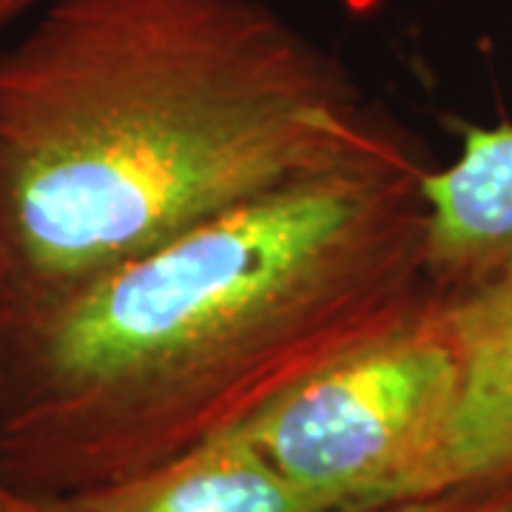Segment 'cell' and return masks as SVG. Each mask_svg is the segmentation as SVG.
I'll use <instances>...</instances> for the list:
<instances>
[{
	"mask_svg": "<svg viewBox=\"0 0 512 512\" xmlns=\"http://www.w3.org/2000/svg\"><path fill=\"white\" fill-rule=\"evenodd\" d=\"M461 350L433 296L387 336L285 390L239 430L328 512L439 493Z\"/></svg>",
	"mask_w": 512,
	"mask_h": 512,
	"instance_id": "3",
	"label": "cell"
},
{
	"mask_svg": "<svg viewBox=\"0 0 512 512\" xmlns=\"http://www.w3.org/2000/svg\"><path fill=\"white\" fill-rule=\"evenodd\" d=\"M37 3H46V0H0V29H6L9 23L32 12Z\"/></svg>",
	"mask_w": 512,
	"mask_h": 512,
	"instance_id": "9",
	"label": "cell"
},
{
	"mask_svg": "<svg viewBox=\"0 0 512 512\" xmlns=\"http://www.w3.org/2000/svg\"><path fill=\"white\" fill-rule=\"evenodd\" d=\"M72 498L89 512H328L239 427Z\"/></svg>",
	"mask_w": 512,
	"mask_h": 512,
	"instance_id": "6",
	"label": "cell"
},
{
	"mask_svg": "<svg viewBox=\"0 0 512 512\" xmlns=\"http://www.w3.org/2000/svg\"><path fill=\"white\" fill-rule=\"evenodd\" d=\"M427 279L436 293L512 282V123L461 126L450 165L424 171Z\"/></svg>",
	"mask_w": 512,
	"mask_h": 512,
	"instance_id": "4",
	"label": "cell"
},
{
	"mask_svg": "<svg viewBox=\"0 0 512 512\" xmlns=\"http://www.w3.org/2000/svg\"><path fill=\"white\" fill-rule=\"evenodd\" d=\"M439 296L464 367L439 490L512 478V282Z\"/></svg>",
	"mask_w": 512,
	"mask_h": 512,
	"instance_id": "5",
	"label": "cell"
},
{
	"mask_svg": "<svg viewBox=\"0 0 512 512\" xmlns=\"http://www.w3.org/2000/svg\"><path fill=\"white\" fill-rule=\"evenodd\" d=\"M413 146L282 185L9 325L0 478L89 493L251 421L404 325L427 279Z\"/></svg>",
	"mask_w": 512,
	"mask_h": 512,
	"instance_id": "1",
	"label": "cell"
},
{
	"mask_svg": "<svg viewBox=\"0 0 512 512\" xmlns=\"http://www.w3.org/2000/svg\"><path fill=\"white\" fill-rule=\"evenodd\" d=\"M9 288H6V274H3V259H0V362H3V350H6V336H9Z\"/></svg>",
	"mask_w": 512,
	"mask_h": 512,
	"instance_id": "10",
	"label": "cell"
},
{
	"mask_svg": "<svg viewBox=\"0 0 512 512\" xmlns=\"http://www.w3.org/2000/svg\"><path fill=\"white\" fill-rule=\"evenodd\" d=\"M410 146L262 0H49L0 49L9 325L282 185Z\"/></svg>",
	"mask_w": 512,
	"mask_h": 512,
	"instance_id": "2",
	"label": "cell"
},
{
	"mask_svg": "<svg viewBox=\"0 0 512 512\" xmlns=\"http://www.w3.org/2000/svg\"><path fill=\"white\" fill-rule=\"evenodd\" d=\"M365 512H512V478L461 484L439 493L382 504Z\"/></svg>",
	"mask_w": 512,
	"mask_h": 512,
	"instance_id": "7",
	"label": "cell"
},
{
	"mask_svg": "<svg viewBox=\"0 0 512 512\" xmlns=\"http://www.w3.org/2000/svg\"><path fill=\"white\" fill-rule=\"evenodd\" d=\"M0 512H89L74 498L66 495H46L35 490H23L0 478Z\"/></svg>",
	"mask_w": 512,
	"mask_h": 512,
	"instance_id": "8",
	"label": "cell"
}]
</instances>
